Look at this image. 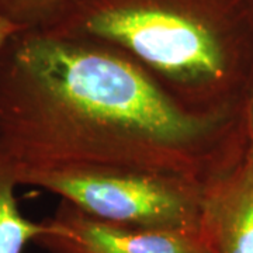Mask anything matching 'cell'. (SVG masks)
Wrapping results in <instances>:
<instances>
[{"label":"cell","mask_w":253,"mask_h":253,"mask_svg":"<svg viewBox=\"0 0 253 253\" xmlns=\"http://www.w3.org/2000/svg\"><path fill=\"white\" fill-rule=\"evenodd\" d=\"M34 244L48 253H210L201 229H149L94 218L61 201Z\"/></svg>","instance_id":"277c9868"},{"label":"cell","mask_w":253,"mask_h":253,"mask_svg":"<svg viewBox=\"0 0 253 253\" xmlns=\"http://www.w3.org/2000/svg\"><path fill=\"white\" fill-rule=\"evenodd\" d=\"M236 0H65L44 30L99 42L141 66L183 106L235 113L248 84Z\"/></svg>","instance_id":"7a4b0ae2"},{"label":"cell","mask_w":253,"mask_h":253,"mask_svg":"<svg viewBox=\"0 0 253 253\" xmlns=\"http://www.w3.org/2000/svg\"><path fill=\"white\" fill-rule=\"evenodd\" d=\"M251 79L245 89H248V94H245L244 104H242V117H244L245 142L246 151L245 154L253 163V72H251Z\"/></svg>","instance_id":"ba28073f"},{"label":"cell","mask_w":253,"mask_h":253,"mask_svg":"<svg viewBox=\"0 0 253 253\" xmlns=\"http://www.w3.org/2000/svg\"><path fill=\"white\" fill-rule=\"evenodd\" d=\"M201 231L210 253H253V163L246 154L207 186Z\"/></svg>","instance_id":"5b68a950"},{"label":"cell","mask_w":253,"mask_h":253,"mask_svg":"<svg viewBox=\"0 0 253 253\" xmlns=\"http://www.w3.org/2000/svg\"><path fill=\"white\" fill-rule=\"evenodd\" d=\"M0 145L18 172L116 166L206 184L246 151L239 111L196 113L116 49L38 28L0 51Z\"/></svg>","instance_id":"6da1fadb"},{"label":"cell","mask_w":253,"mask_h":253,"mask_svg":"<svg viewBox=\"0 0 253 253\" xmlns=\"http://www.w3.org/2000/svg\"><path fill=\"white\" fill-rule=\"evenodd\" d=\"M65 0H0V14L21 30L41 28Z\"/></svg>","instance_id":"52a82bcc"},{"label":"cell","mask_w":253,"mask_h":253,"mask_svg":"<svg viewBox=\"0 0 253 253\" xmlns=\"http://www.w3.org/2000/svg\"><path fill=\"white\" fill-rule=\"evenodd\" d=\"M17 186V165L0 145V253H23L46 229L45 221L37 222L23 215L16 197Z\"/></svg>","instance_id":"8992f818"},{"label":"cell","mask_w":253,"mask_h":253,"mask_svg":"<svg viewBox=\"0 0 253 253\" xmlns=\"http://www.w3.org/2000/svg\"><path fill=\"white\" fill-rule=\"evenodd\" d=\"M18 183L46 190L107 222L189 231L201 229L208 186L170 173L116 166L26 170L18 172Z\"/></svg>","instance_id":"3957f363"},{"label":"cell","mask_w":253,"mask_h":253,"mask_svg":"<svg viewBox=\"0 0 253 253\" xmlns=\"http://www.w3.org/2000/svg\"><path fill=\"white\" fill-rule=\"evenodd\" d=\"M20 30L21 28L14 26L13 23H10L9 20H6L0 14V51H1L3 46L6 45V42L9 41L10 38L14 36L17 31H20Z\"/></svg>","instance_id":"9c48e42d"}]
</instances>
